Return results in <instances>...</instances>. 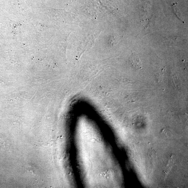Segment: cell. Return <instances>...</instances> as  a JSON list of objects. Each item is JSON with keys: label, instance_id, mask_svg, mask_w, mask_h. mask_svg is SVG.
Returning a JSON list of instances; mask_svg holds the SVG:
<instances>
[{"label": "cell", "instance_id": "cell-2", "mask_svg": "<svg viewBox=\"0 0 188 188\" xmlns=\"http://www.w3.org/2000/svg\"><path fill=\"white\" fill-rule=\"evenodd\" d=\"M173 6L174 10L175 11L176 15H177L178 17L180 18V20L182 21L183 23H184V20H183L182 15L180 12L179 8L177 6V4H173Z\"/></svg>", "mask_w": 188, "mask_h": 188}, {"label": "cell", "instance_id": "cell-1", "mask_svg": "<svg viewBox=\"0 0 188 188\" xmlns=\"http://www.w3.org/2000/svg\"><path fill=\"white\" fill-rule=\"evenodd\" d=\"M130 61L131 66L134 69L139 70L142 69V64L140 59L137 55L132 54L130 58Z\"/></svg>", "mask_w": 188, "mask_h": 188}]
</instances>
